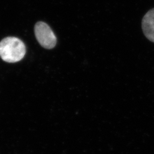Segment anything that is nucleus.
<instances>
[{"label":"nucleus","instance_id":"obj_1","mask_svg":"<svg viewBox=\"0 0 154 154\" xmlns=\"http://www.w3.org/2000/svg\"><path fill=\"white\" fill-rule=\"evenodd\" d=\"M26 54V47L21 39L8 37L0 42V57L8 63L22 60Z\"/></svg>","mask_w":154,"mask_h":154},{"label":"nucleus","instance_id":"obj_2","mask_svg":"<svg viewBox=\"0 0 154 154\" xmlns=\"http://www.w3.org/2000/svg\"><path fill=\"white\" fill-rule=\"evenodd\" d=\"M35 38L42 47L46 49H53L57 44L55 34L49 26L44 22L39 21L35 25Z\"/></svg>","mask_w":154,"mask_h":154},{"label":"nucleus","instance_id":"obj_3","mask_svg":"<svg viewBox=\"0 0 154 154\" xmlns=\"http://www.w3.org/2000/svg\"><path fill=\"white\" fill-rule=\"evenodd\" d=\"M142 28L146 37L154 43V8L149 10L143 17Z\"/></svg>","mask_w":154,"mask_h":154}]
</instances>
